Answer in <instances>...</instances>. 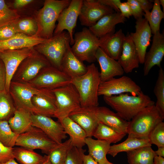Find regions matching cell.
Instances as JSON below:
<instances>
[{
	"instance_id": "cell-1",
	"label": "cell",
	"mask_w": 164,
	"mask_h": 164,
	"mask_svg": "<svg viewBox=\"0 0 164 164\" xmlns=\"http://www.w3.org/2000/svg\"><path fill=\"white\" fill-rule=\"evenodd\" d=\"M105 102L123 119L130 121L145 108L155 104V102L141 91L137 95L127 93L110 97L103 96Z\"/></svg>"
},
{
	"instance_id": "cell-2",
	"label": "cell",
	"mask_w": 164,
	"mask_h": 164,
	"mask_svg": "<svg viewBox=\"0 0 164 164\" xmlns=\"http://www.w3.org/2000/svg\"><path fill=\"white\" fill-rule=\"evenodd\" d=\"M83 75L71 79V84L77 91L81 107L98 106V90L100 83V72L94 63L88 66Z\"/></svg>"
},
{
	"instance_id": "cell-3",
	"label": "cell",
	"mask_w": 164,
	"mask_h": 164,
	"mask_svg": "<svg viewBox=\"0 0 164 164\" xmlns=\"http://www.w3.org/2000/svg\"><path fill=\"white\" fill-rule=\"evenodd\" d=\"M70 0H46L38 12L37 35L46 39L53 36L55 23L61 12L69 5Z\"/></svg>"
},
{
	"instance_id": "cell-4",
	"label": "cell",
	"mask_w": 164,
	"mask_h": 164,
	"mask_svg": "<svg viewBox=\"0 0 164 164\" xmlns=\"http://www.w3.org/2000/svg\"><path fill=\"white\" fill-rule=\"evenodd\" d=\"M164 119L155 104L145 108L129 121L128 137L149 139L151 131Z\"/></svg>"
},
{
	"instance_id": "cell-5",
	"label": "cell",
	"mask_w": 164,
	"mask_h": 164,
	"mask_svg": "<svg viewBox=\"0 0 164 164\" xmlns=\"http://www.w3.org/2000/svg\"><path fill=\"white\" fill-rule=\"evenodd\" d=\"M70 43L69 34L64 31L34 48L48 60L51 66L61 70L62 61Z\"/></svg>"
},
{
	"instance_id": "cell-6",
	"label": "cell",
	"mask_w": 164,
	"mask_h": 164,
	"mask_svg": "<svg viewBox=\"0 0 164 164\" xmlns=\"http://www.w3.org/2000/svg\"><path fill=\"white\" fill-rule=\"evenodd\" d=\"M52 90L56 98V111L54 117L59 122L81 107L79 94L71 83Z\"/></svg>"
},
{
	"instance_id": "cell-7",
	"label": "cell",
	"mask_w": 164,
	"mask_h": 164,
	"mask_svg": "<svg viewBox=\"0 0 164 164\" xmlns=\"http://www.w3.org/2000/svg\"><path fill=\"white\" fill-rule=\"evenodd\" d=\"M71 47L74 55L82 62L91 63L96 60V53L99 47V39L86 27L74 34Z\"/></svg>"
},
{
	"instance_id": "cell-8",
	"label": "cell",
	"mask_w": 164,
	"mask_h": 164,
	"mask_svg": "<svg viewBox=\"0 0 164 164\" xmlns=\"http://www.w3.org/2000/svg\"><path fill=\"white\" fill-rule=\"evenodd\" d=\"M71 79L61 70L52 66L42 69L29 82L39 89H53L71 83Z\"/></svg>"
},
{
	"instance_id": "cell-9",
	"label": "cell",
	"mask_w": 164,
	"mask_h": 164,
	"mask_svg": "<svg viewBox=\"0 0 164 164\" xmlns=\"http://www.w3.org/2000/svg\"><path fill=\"white\" fill-rule=\"evenodd\" d=\"M57 144L41 129L32 126L27 131L19 135L15 145L33 150L39 149L47 155Z\"/></svg>"
},
{
	"instance_id": "cell-10",
	"label": "cell",
	"mask_w": 164,
	"mask_h": 164,
	"mask_svg": "<svg viewBox=\"0 0 164 164\" xmlns=\"http://www.w3.org/2000/svg\"><path fill=\"white\" fill-rule=\"evenodd\" d=\"M50 66L48 60L35 50L31 55L21 63L12 81L29 82L34 78L42 69Z\"/></svg>"
},
{
	"instance_id": "cell-11",
	"label": "cell",
	"mask_w": 164,
	"mask_h": 164,
	"mask_svg": "<svg viewBox=\"0 0 164 164\" xmlns=\"http://www.w3.org/2000/svg\"><path fill=\"white\" fill-rule=\"evenodd\" d=\"M142 91L141 88L132 78L124 76L118 78H113L100 83L98 90V96L110 97L129 93L136 96Z\"/></svg>"
},
{
	"instance_id": "cell-12",
	"label": "cell",
	"mask_w": 164,
	"mask_h": 164,
	"mask_svg": "<svg viewBox=\"0 0 164 164\" xmlns=\"http://www.w3.org/2000/svg\"><path fill=\"white\" fill-rule=\"evenodd\" d=\"M40 90L29 82L12 81L9 92L16 109H23L33 113L31 99Z\"/></svg>"
},
{
	"instance_id": "cell-13",
	"label": "cell",
	"mask_w": 164,
	"mask_h": 164,
	"mask_svg": "<svg viewBox=\"0 0 164 164\" xmlns=\"http://www.w3.org/2000/svg\"><path fill=\"white\" fill-rule=\"evenodd\" d=\"M82 0H72L67 7L60 14L57 21L53 36L59 34L64 30L68 31L70 37V45L74 43L73 30L76 26L83 3Z\"/></svg>"
},
{
	"instance_id": "cell-14",
	"label": "cell",
	"mask_w": 164,
	"mask_h": 164,
	"mask_svg": "<svg viewBox=\"0 0 164 164\" xmlns=\"http://www.w3.org/2000/svg\"><path fill=\"white\" fill-rule=\"evenodd\" d=\"M34 51V47L25 48L0 52V58L4 64L6 72V91L9 92L13 77L21 63L31 55Z\"/></svg>"
},
{
	"instance_id": "cell-15",
	"label": "cell",
	"mask_w": 164,
	"mask_h": 164,
	"mask_svg": "<svg viewBox=\"0 0 164 164\" xmlns=\"http://www.w3.org/2000/svg\"><path fill=\"white\" fill-rule=\"evenodd\" d=\"M114 12L113 9L102 4L98 0H84L78 18L81 25L89 27L104 16Z\"/></svg>"
},
{
	"instance_id": "cell-16",
	"label": "cell",
	"mask_w": 164,
	"mask_h": 164,
	"mask_svg": "<svg viewBox=\"0 0 164 164\" xmlns=\"http://www.w3.org/2000/svg\"><path fill=\"white\" fill-rule=\"evenodd\" d=\"M32 125L42 130L51 139L57 144L67 137V134L61 124L54 121L51 117L32 114Z\"/></svg>"
},
{
	"instance_id": "cell-17",
	"label": "cell",
	"mask_w": 164,
	"mask_h": 164,
	"mask_svg": "<svg viewBox=\"0 0 164 164\" xmlns=\"http://www.w3.org/2000/svg\"><path fill=\"white\" fill-rule=\"evenodd\" d=\"M135 31L130 34L137 51L140 64H143L146 50L150 44L152 31L147 21L143 17L136 20Z\"/></svg>"
},
{
	"instance_id": "cell-18",
	"label": "cell",
	"mask_w": 164,
	"mask_h": 164,
	"mask_svg": "<svg viewBox=\"0 0 164 164\" xmlns=\"http://www.w3.org/2000/svg\"><path fill=\"white\" fill-rule=\"evenodd\" d=\"M97 107H81L68 116L84 130L87 137L93 136L99 122L96 115Z\"/></svg>"
},
{
	"instance_id": "cell-19",
	"label": "cell",
	"mask_w": 164,
	"mask_h": 164,
	"mask_svg": "<svg viewBox=\"0 0 164 164\" xmlns=\"http://www.w3.org/2000/svg\"><path fill=\"white\" fill-rule=\"evenodd\" d=\"M164 56V34L158 32L153 34L152 44L149 51L145 55L143 74L146 76L151 69L156 65L161 67V63Z\"/></svg>"
},
{
	"instance_id": "cell-20",
	"label": "cell",
	"mask_w": 164,
	"mask_h": 164,
	"mask_svg": "<svg viewBox=\"0 0 164 164\" xmlns=\"http://www.w3.org/2000/svg\"><path fill=\"white\" fill-rule=\"evenodd\" d=\"M31 101L34 114L54 117L56 111V98L52 90L40 89L33 96Z\"/></svg>"
},
{
	"instance_id": "cell-21",
	"label": "cell",
	"mask_w": 164,
	"mask_h": 164,
	"mask_svg": "<svg viewBox=\"0 0 164 164\" xmlns=\"http://www.w3.org/2000/svg\"><path fill=\"white\" fill-rule=\"evenodd\" d=\"M95 58L100 67V83L109 80L116 76H121L124 73L118 60L108 56L99 47L96 53Z\"/></svg>"
},
{
	"instance_id": "cell-22",
	"label": "cell",
	"mask_w": 164,
	"mask_h": 164,
	"mask_svg": "<svg viewBox=\"0 0 164 164\" xmlns=\"http://www.w3.org/2000/svg\"><path fill=\"white\" fill-rule=\"evenodd\" d=\"M122 29L99 39V47L108 56L118 60L121 54L125 37Z\"/></svg>"
},
{
	"instance_id": "cell-23",
	"label": "cell",
	"mask_w": 164,
	"mask_h": 164,
	"mask_svg": "<svg viewBox=\"0 0 164 164\" xmlns=\"http://www.w3.org/2000/svg\"><path fill=\"white\" fill-rule=\"evenodd\" d=\"M118 61L126 73H131L139 67L138 55L129 33L125 36L122 53Z\"/></svg>"
},
{
	"instance_id": "cell-24",
	"label": "cell",
	"mask_w": 164,
	"mask_h": 164,
	"mask_svg": "<svg viewBox=\"0 0 164 164\" xmlns=\"http://www.w3.org/2000/svg\"><path fill=\"white\" fill-rule=\"evenodd\" d=\"M47 39L37 35L30 36L22 33H17L9 39L0 40V52L7 50L34 47Z\"/></svg>"
},
{
	"instance_id": "cell-25",
	"label": "cell",
	"mask_w": 164,
	"mask_h": 164,
	"mask_svg": "<svg viewBox=\"0 0 164 164\" xmlns=\"http://www.w3.org/2000/svg\"><path fill=\"white\" fill-rule=\"evenodd\" d=\"M126 20V18L120 12H115L104 16L88 29L99 39L108 34L115 32L116 25L119 23H124Z\"/></svg>"
},
{
	"instance_id": "cell-26",
	"label": "cell",
	"mask_w": 164,
	"mask_h": 164,
	"mask_svg": "<svg viewBox=\"0 0 164 164\" xmlns=\"http://www.w3.org/2000/svg\"><path fill=\"white\" fill-rule=\"evenodd\" d=\"M96 116L99 122L111 127L120 133L127 134L129 121L120 117L117 113L104 106L97 107Z\"/></svg>"
},
{
	"instance_id": "cell-27",
	"label": "cell",
	"mask_w": 164,
	"mask_h": 164,
	"mask_svg": "<svg viewBox=\"0 0 164 164\" xmlns=\"http://www.w3.org/2000/svg\"><path fill=\"white\" fill-rule=\"evenodd\" d=\"M87 70V67L74 55L70 46L62 59L61 70L72 79L83 75Z\"/></svg>"
},
{
	"instance_id": "cell-28",
	"label": "cell",
	"mask_w": 164,
	"mask_h": 164,
	"mask_svg": "<svg viewBox=\"0 0 164 164\" xmlns=\"http://www.w3.org/2000/svg\"><path fill=\"white\" fill-rule=\"evenodd\" d=\"M32 113L23 109H16L13 115L8 121L13 132L19 135L29 130L33 126Z\"/></svg>"
},
{
	"instance_id": "cell-29",
	"label": "cell",
	"mask_w": 164,
	"mask_h": 164,
	"mask_svg": "<svg viewBox=\"0 0 164 164\" xmlns=\"http://www.w3.org/2000/svg\"><path fill=\"white\" fill-rule=\"evenodd\" d=\"M59 122L63 125L66 134L69 135L72 145L82 148L85 145V139L87 137L84 130L68 116Z\"/></svg>"
},
{
	"instance_id": "cell-30",
	"label": "cell",
	"mask_w": 164,
	"mask_h": 164,
	"mask_svg": "<svg viewBox=\"0 0 164 164\" xmlns=\"http://www.w3.org/2000/svg\"><path fill=\"white\" fill-rule=\"evenodd\" d=\"M85 142L88 148V154L98 163L107 159L106 155L111 146L110 143L104 140L95 139L90 137L86 138Z\"/></svg>"
},
{
	"instance_id": "cell-31",
	"label": "cell",
	"mask_w": 164,
	"mask_h": 164,
	"mask_svg": "<svg viewBox=\"0 0 164 164\" xmlns=\"http://www.w3.org/2000/svg\"><path fill=\"white\" fill-rule=\"evenodd\" d=\"M151 145L148 139L128 137L120 143L111 145L107 154L114 157L120 152H127L142 147L151 146Z\"/></svg>"
},
{
	"instance_id": "cell-32",
	"label": "cell",
	"mask_w": 164,
	"mask_h": 164,
	"mask_svg": "<svg viewBox=\"0 0 164 164\" xmlns=\"http://www.w3.org/2000/svg\"><path fill=\"white\" fill-rule=\"evenodd\" d=\"M129 164H154L156 155L151 146L142 147L127 152Z\"/></svg>"
},
{
	"instance_id": "cell-33",
	"label": "cell",
	"mask_w": 164,
	"mask_h": 164,
	"mask_svg": "<svg viewBox=\"0 0 164 164\" xmlns=\"http://www.w3.org/2000/svg\"><path fill=\"white\" fill-rule=\"evenodd\" d=\"M13 153L21 164H41L45 158L33 150L22 147L13 148Z\"/></svg>"
},
{
	"instance_id": "cell-34",
	"label": "cell",
	"mask_w": 164,
	"mask_h": 164,
	"mask_svg": "<svg viewBox=\"0 0 164 164\" xmlns=\"http://www.w3.org/2000/svg\"><path fill=\"white\" fill-rule=\"evenodd\" d=\"M144 18L148 22L153 34L160 31L162 20L164 18V13L162 11L159 0H155L152 11L144 12Z\"/></svg>"
},
{
	"instance_id": "cell-35",
	"label": "cell",
	"mask_w": 164,
	"mask_h": 164,
	"mask_svg": "<svg viewBox=\"0 0 164 164\" xmlns=\"http://www.w3.org/2000/svg\"><path fill=\"white\" fill-rule=\"evenodd\" d=\"M125 135L99 122L93 136L97 139L104 140L111 144L120 141Z\"/></svg>"
},
{
	"instance_id": "cell-36",
	"label": "cell",
	"mask_w": 164,
	"mask_h": 164,
	"mask_svg": "<svg viewBox=\"0 0 164 164\" xmlns=\"http://www.w3.org/2000/svg\"><path fill=\"white\" fill-rule=\"evenodd\" d=\"M73 146L70 138L58 144L47 155L51 164H64L67 153Z\"/></svg>"
},
{
	"instance_id": "cell-37",
	"label": "cell",
	"mask_w": 164,
	"mask_h": 164,
	"mask_svg": "<svg viewBox=\"0 0 164 164\" xmlns=\"http://www.w3.org/2000/svg\"><path fill=\"white\" fill-rule=\"evenodd\" d=\"M16 110L9 92H0V121H8L13 115Z\"/></svg>"
},
{
	"instance_id": "cell-38",
	"label": "cell",
	"mask_w": 164,
	"mask_h": 164,
	"mask_svg": "<svg viewBox=\"0 0 164 164\" xmlns=\"http://www.w3.org/2000/svg\"><path fill=\"white\" fill-rule=\"evenodd\" d=\"M17 33L30 36L37 35L38 26L36 21L30 18L18 19L12 23Z\"/></svg>"
},
{
	"instance_id": "cell-39",
	"label": "cell",
	"mask_w": 164,
	"mask_h": 164,
	"mask_svg": "<svg viewBox=\"0 0 164 164\" xmlns=\"http://www.w3.org/2000/svg\"><path fill=\"white\" fill-rule=\"evenodd\" d=\"M157 99L155 106L164 118V71L161 67L153 90Z\"/></svg>"
},
{
	"instance_id": "cell-40",
	"label": "cell",
	"mask_w": 164,
	"mask_h": 164,
	"mask_svg": "<svg viewBox=\"0 0 164 164\" xmlns=\"http://www.w3.org/2000/svg\"><path fill=\"white\" fill-rule=\"evenodd\" d=\"M18 136L12 130L8 121H0V142L6 146L13 147Z\"/></svg>"
},
{
	"instance_id": "cell-41",
	"label": "cell",
	"mask_w": 164,
	"mask_h": 164,
	"mask_svg": "<svg viewBox=\"0 0 164 164\" xmlns=\"http://www.w3.org/2000/svg\"><path fill=\"white\" fill-rule=\"evenodd\" d=\"M17 11L10 9L4 0H0V28L19 19Z\"/></svg>"
},
{
	"instance_id": "cell-42",
	"label": "cell",
	"mask_w": 164,
	"mask_h": 164,
	"mask_svg": "<svg viewBox=\"0 0 164 164\" xmlns=\"http://www.w3.org/2000/svg\"><path fill=\"white\" fill-rule=\"evenodd\" d=\"M148 139L150 143L158 147L164 146V123H158L150 133Z\"/></svg>"
},
{
	"instance_id": "cell-43",
	"label": "cell",
	"mask_w": 164,
	"mask_h": 164,
	"mask_svg": "<svg viewBox=\"0 0 164 164\" xmlns=\"http://www.w3.org/2000/svg\"><path fill=\"white\" fill-rule=\"evenodd\" d=\"M86 149L73 146L68 152L64 164H83Z\"/></svg>"
},
{
	"instance_id": "cell-44",
	"label": "cell",
	"mask_w": 164,
	"mask_h": 164,
	"mask_svg": "<svg viewBox=\"0 0 164 164\" xmlns=\"http://www.w3.org/2000/svg\"><path fill=\"white\" fill-rule=\"evenodd\" d=\"M12 159H15L13 147L6 146L0 142V163L6 162Z\"/></svg>"
},
{
	"instance_id": "cell-45",
	"label": "cell",
	"mask_w": 164,
	"mask_h": 164,
	"mask_svg": "<svg viewBox=\"0 0 164 164\" xmlns=\"http://www.w3.org/2000/svg\"><path fill=\"white\" fill-rule=\"evenodd\" d=\"M12 23L0 28V40L9 39L17 33Z\"/></svg>"
},
{
	"instance_id": "cell-46",
	"label": "cell",
	"mask_w": 164,
	"mask_h": 164,
	"mask_svg": "<svg viewBox=\"0 0 164 164\" xmlns=\"http://www.w3.org/2000/svg\"><path fill=\"white\" fill-rule=\"evenodd\" d=\"M132 13V15L137 20L143 17L144 13L140 5L137 0H128Z\"/></svg>"
},
{
	"instance_id": "cell-47",
	"label": "cell",
	"mask_w": 164,
	"mask_h": 164,
	"mask_svg": "<svg viewBox=\"0 0 164 164\" xmlns=\"http://www.w3.org/2000/svg\"><path fill=\"white\" fill-rule=\"evenodd\" d=\"M6 74L4 64L0 58V92L5 91Z\"/></svg>"
},
{
	"instance_id": "cell-48",
	"label": "cell",
	"mask_w": 164,
	"mask_h": 164,
	"mask_svg": "<svg viewBox=\"0 0 164 164\" xmlns=\"http://www.w3.org/2000/svg\"><path fill=\"white\" fill-rule=\"evenodd\" d=\"M118 9L121 14L126 18L128 19L132 15L130 7L127 2H121L119 6Z\"/></svg>"
},
{
	"instance_id": "cell-49",
	"label": "cell",
	"mask_w": 164,
	"mask_h": 164,
	"mask_svg": "<svg viewBox=\"0 0 164 164\" xmlns=\"http://www.w3.org/2000/svg\"><path fill=\"white\" fill-rule=\"evenodd\" d=\"M102 4L108 6L112 9L115 12H120L118 9L119 6L121 2L120 0H98Z\"/></svg>"
},
{
	"instance_id": "cell-50",
	"label": "cell",
	"mask_w": 164,
	"mask_h": 164,
	"mask_svg": "<svg viewBox=\"0 0 164 164\" xmlns=\"http://www.w3.org/2000/svg\"><path fill=\"white\" fill-rule=\"evenodd\" d=\"M144 12L150 11L152 9L154 0H137Z\"/></svg>"
},
{
	"instance_id": "cell-51",
	"label": "cell",
	"mask_w": 164,
	"mask_h": 164,
	"mask_svg": "<svg viewBox=\"0 0 164 164\" xmlns=\"http://www.w3.org/2000/svg\"><path fill=\"white\" fill-rule=\"evenodd\" d=\"M33 1L32 0H15L13 5L15 9L20 8L28 5Z\"/></svg>"
},
{
	"instance_id": "cell-52",
	"label": "cell",
	"mask_w": 164,
	"mask_h": 164,
	"mask_svg": "<svg viewBox=\"0 0 164 164\" xmlns=\"http://www.w3.org/2000/svg\"><path fill=\"white\" fill-rule=\"evenodd\" d=\"M83 164H98L94 159L89 154H84L83 157Z\"/></svg>"
},
{
	"instance_id": "cell-53",
	"label": "cell",
	"mask_w": 164,
	"mask_h": 164,
	"mask_svg": "<svg viewBox=\"0 0 164 164\" xmlns=\"http://www.w3.org/2000/svg\"><path fill=\"white\" fill-rule=\"evenodd\" d=\"M154 164H164V157L155 155L153 159Z\"/></svg>"
},
{
	"instance_id": "cell-54",
	"label": "cell",
	"mask_w": 164,
	"mask_h": 164,
	"mask_svg": "<svg viewBox=\"0 0 164 164\" xmlns=\"http://www.w3.org/2000/svg\"><path fill=\"white\" fill-rule=\"evenodd\" d=\"M155 152L156 155L164 157V146L158 147L157 150Z\"/></svg>"
},
{
	"instance_id": "cell-55",
	"label": "cell",
	"mask_w": 164,
	"mask_h": 164,
	"mask_svg": "<svg viewBox=\"0 0 164 164\" xmlns=\"http://www.w3.org/2000/svg\"><path fill=\"white\" fill-rule=\"evenodd\" d=\"M44 160L41 164H51L48 155H45Z\"/></svg>"
},
{
	"instance_id": "cell-56",
	"label": "cell",
	"mask_w": 164,
	"mask_h": 164,
	"mask_svg": "<svg viewBox=\"0 0 164 164\" xmlns=\"http://www.w3.org/2000/svg\"><path fill=\"white\" fill-rule=\"evenodd\" d=\"M0 164H19L14 159H11L7 162Z\"/></svg>"
},
{
	"instance_id": "cell-57",
	"label": "cell",
	"mask_w": 164,
	"mask_h": 164,
	"mask_svg": "<svg viewBox=\"0 0 164 164\" xmlns=\"http://www.w3.org/2000/svg\"><path fill=\"white\" fill-rule=\"evenodd\" d=\"M98 163V164H114L109 162L107 159L103 162Z\"/></svg>"
},
{
	"instance_id": "cell-58",
	"label": "cell",
	"mask_w": 164,
	"mask_h": 164,
	"mask_svg": "<svg viewBox=\"0 0 164 164\" xmlns=\"http://www.w3.org/2000/svg\"><path fill=\"white\" fill-rule=\"evenodd\" d=\"M159 2L160 5H161L163 9V12L164 11V0H159Z\"/></svg>"
}]
</instances>
